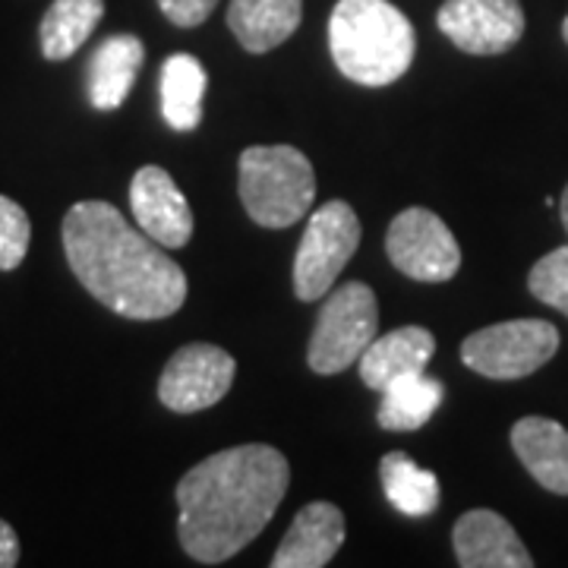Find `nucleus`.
Listing matches in <instances>:
<instances>
[{
	"label": "nucleus",
	"mask_w": 568,
	"mask_h": 568,
	"mask_svg": "<svg viewBox=\"0 0 568 568\" xmlns=\"http://www.w3.org/2000/svg\"><path fill=\"white\" fill-rule=\"evenodd\" d=\"M559 332L547 320H508L474 332L462 345L467 369L487 379H525L552 361Z\"/></svg>",
	"instance_id": "nucleus-7"
},
{
	"label": "nucleus",
	"mask_w": 568,
	"mask_h": 568,
	"mask_svg": "<svg viewBox=\"0 0 568 568\" xmlns=\"http://www.w3.org/2000/svg\"><path fill=\"white\" fill-rule=\"evenodd\" d=\"M32 224L20 203L0 196V272H13L26 260Z\"/></svg>",
	"instance_id": "nucleus-23"
},
{
	"label": "nucleus",
	"mask_w": 568,
	"mask_h": 568,
	"mask_svg": "<svg viewBox=\"0 0 568 568\" xmlns=\"http://www.w3.org/2000/svg\"><path fill=\"white\" fill-rule=\"evenodd\" d=\"M511 448L530 477L556 496H568V433L547 417H521L511 426Z\"/></svg>",
	"instance_id": "nucleus-15"
},
{
	"label": "nucleus",
	"mask_w": 568,
	"mask_h": 568,
	"mask_svg": "<svg viewBox=\"0 0 568 568\" xmlns=\"http://www.w3.org/2000/svg\"><path fill=\"white\" fill-rule=\"evenodd\" d=\"M291 484L278 448L234 446L209 455L178 484V534L186 556L219 566L256 540L275 518Z\"/></svg>",
	"instance_id": "nucleus-1"
},
{
	"label": "nucleus",
	"mask_w": 568,
	"mask_h": 568,
	"mask_svg": "<svg viewBox=\"0 0 568 568\" xmlns=\"http://www.w3.org/2000/svg\"><path fill=\"white\" fill-rule=\"evenodd\" d=\"M386 253L392 265L414 282H448L462 268V246L452 227L424 205L392 219Z\"/></svg>",
	"instance_id": "nucleus-8"
},
{
	"label": "nucleus",
	"mask_w": 568,
	"mask_h": 568,
	"mask_svg": "<svg viewBox=\"0 0 568 568\" xmlns=\"http://www.w3.org/2000/svg\"><path fill=\"white\" fill-rule=\"evenodd\" d=\"M159 7H162V13L174 26L193 29V26H203L212 17L219 0H159Z\"/></svg>",
	"instance_id": "nucleus-24"
},
{
	"label": "nucleus",
	"mask_w": 568,
	"mask_h": 568,
	"mask_svg": "<svg viewBox=\"0 0 568 568\" xmlns=\"http://www.w3.org/2000/svg\"><path fill=\"white\" fill-rule=\"evenodd\" d=\"M237 364L234 357L215 345H183L159 379V398L164 407L178 414H196L205 407L219 405L231 392Z\"/></svg>",
	"instance_id": "nucleus-9"
},
{
	"label": "nucleus",
	"mask_w": 568,
	"mask_h": 568,
	"mask_svg": "<svg viewBox=\"0 0 568 568\" xmlns=\"http://www.w3.org/2000/svg\"><path fill=\"white\" fill-rule=\"evenodd\" d=\"M446 398V386L439 379H429L426 373L398 379L383 392L379 405V426L392 433H414L426 426V420L436 414V407Z\"/></svg>",
	"instance_id": "nucleus-21"
},
{
	"label": "nucleus",
	"mask_w": 568,
	"mask_h": 568,
	"mask_svg": "<svg viewBox=\"0 0 568 568\" xmlns=\"http://www.w3.org/2000/svg\"><path fill=\"white\" fill-rule=\"evenodd\" d=\"M316 200L313 164L294 145H250L241 155V203L263 227H291Z\"/></svg>",
	"instance_id": "nucleus-4"
},
{
	"label": "nucleus",
	"mask_w": 568,
	"mask_h": 568,
	"mask_svg": "<svg viewBox=\"0 0 568 568\" xmlns=\"http://www.w3.org/2000/svg\"><path fill=\"white\" fill-rule=\"evenodd\" d=\"M436 22L467 54H503L525 36V10L518 0H446Z\"/></svg>",
	"instance_id": "nucleus-10"
},
{
	"label": "nucleus",
	"mask_w": 568,
	"mask_h": 568,
	"mask_svg": "<svg viewBox=\"0 0 568 568\" xmlns=\"http://www.w3.org/2000/svg\"><path fill=\"white\" fill-rule=\"evenodd\" d=\"M436 354V338L424 325H402L383 338H373V345L361 354V379L373 392H386L392 383L426 373V364Z\"/></svg>",
	"instance_id": "nucleus-14"
},
{
	"label": "nucleus",
	"mask_w": 568,
	"mask_h": 568,
	"mask_svg": "<svg viewBox=\"0 0 568 568\" xmlns=\"http://www.w3.org/2000/svg\"><path fill=\"white\" fill-rule=\"evenodd\" d=\"M145 61V48L136 36H108L89 61V102L99 111H114L126 102Z\"/></svg>",
	"instance_id": "nucleus-16"
},
{
	"label": "nucleus",
	"mask_w": 568,
	"mask_h": 568,
	"mask_svg": "<svg viewBox=\"0 0 568 568\" xmlns=\"http://www.w3.org/2000/svg\"><path fill=\"white\" fill-rule=\"evenodd\" d=\"M379 328L376 294L364 282L342 284L325 297L313 338L306 347V364L320 376H335L361 361Z\"/></svg>",
	"instance_id": "nucleus-5"
},
{
	"label": "nucleus",
	"mask_w": 568,
	"mask_h": 568,
	"mask_svg": "<svg viewBox=\"0 0 568 568\" xmlns=\"http://www.w3.org/2000/svg\"><path fill=\"white\" fill-rule=\"evenodd\" d=\"M20 562V540L17 530L0 518V568H13Z\"/></svg>",
	"instance_id": "nucleus-25"
},
{
	"label": "nucleus",
	"mask_w": 568,
	"mask_h": 568,
	"mask_svg": "<svg viewBox=\"0 0 568 568\" xmlns=\"http://www.w3.org/2000/svg\"><path fill=\"white\" fill-rule=\"evenodd\" d=\"M63 253L82 287L123 320H164L186 301L181 265L104 200L67 212Z\"/></svg>",
	"instance_id": "nucleus-2"
},
{
	"label": "nucleus",
	"mask_w": 568,
	"mask_h": 568,
	"mask_svg": "<svg viewBox=\"0 0 568 568\" xmlns=\"http://www.w3.org/2000/svg\"><path fill=\"white\" fill-rule=\"evenodd\" d=\"M332 61L351 82L388 85L405 77L417 36L405 13L388 0H338L328 20Z\"/></svg>",
	"instance_id": "nucleus-3"
},
{
	"label": "nucleus",
	"mask_w": 568,
	"mask_h": 568,
	"mask_svg": "<svg viewBox=\"0 0 568 568\" xmlns=\"http://www.w3.org/2000/svg\"><path fill=\"white\" fill-rule=\"evenodd\" d=\"M386 499L407 518H426L439 508V480L405 452H388L379 465Z\"/></svg>",
	"instance_id": "nucleus-19"
},
{
	"label": "nucleus",
	"mask_w": 568,
	"mask_h": 568,
	"mask_svg": "<svg viewBox=\"0 0 568 568\" xmlns=\"http://www.w3.org/2000/svg\"><path fill=\"white\" fill-rule=\"evenodd\" d=\"M304 20V0H231L227 26L250 54H265L287 41Z\"/></svg>",
	"instance_id": "nucleus-17"
},
{
	"label": "nucleus",
	"mask_w": 568,
	"mask_h": 568,
	"mask_svg": "<svg viewBox=\"0 0 568 568\" xmlns=\"http://www.w3.org/2000/svg\"><path fill=\"white\" fill-rule=\"evenodd\" d=\"M361 246V219L342 200L320 205L306 224L294 256V294L301 301H323L335 278Z\"/></svg>",
	"instance_id": "nucleus-6"
},
{
	"label": "nucleus",
	"mask_w": 568,
	"mask_h": 568,
	"mask_svg": "<svg viewBox=\"0 0 568 568\" xmlns=\"http://www.w3.org/2000/svg\"><path fill=\"white\" fill-rule=\"evenodd\" d=\"M104 17V0H54L41 17V54L48 61H67L92 39Z\"/></svg>",
	"instance_id": "nucleus-18"
},
{
	"label": "nucleus",
	"mask_w": 568,
	"mask_h": 568,
	"mask_svg": "<svg viewBox=\"0 0 568 568\" xmlns=\"http://www.w3.org/2000/svg\"><path fill=\"white\" fill-rule=\"evenodd\" d=\"M562 36H566V41H568V17H566V22H562Z\"/></svg>",
	"instance_id": "nucleus-27"
},
{
	"label": "nucleus",
	"mask_w": 568,
	"mask_h": 568,
	"mask_svg": "<svg viewBox=\"0 0 568 568\" xmlns=\"http://www.w3.org/2000/svg\"><path fill=\"white\" fill-rule=\"evenodd\" d=\"M559 215H562V224H566V234H568V186H566V193H562V203H559Z\"/></svg>",
	"instance_id": "nucleus-26"
},
{
	"label": "nucleus",
	"mask_w": 568,
	"mask_h": 568,
	"mask_svg": "<svg viewBox=\"0 0 568 568\" xmlns=\"http://www.w3.org/2000/svg\"><path fill=\"white\" fill-rule=\"evenodd\" d=\"M455 552L465 568H530L528 547L499 511L474 508L455 525Z\"/></svg>",
	"instance_id": "nucleus-12"
},
{
	"label": "nucleus",
	"mask_w": 568,
	"mask_h": 568,
	"mask_svg": "<svg viewBox=\"0 0 568 568\" xmlns=\"http://www.w3.org/2000/svg\"><path fill=\"white\" fill-rule=\"evenodd\" d=\"M130 209H133L136 224L155 244L168 250L190 244L193 237L190 203L174 178L159 164H145L136 171V178L130 183Z\"/></svg>",
	"instance_id": "nucleus-11"
},
{
	"label": "nucleus",
	"mask_w": 568,
	"mask_h": 568,
	"mask_svg": "<svg viewBox=\"0 0 568 568\" xmlns=\"http://www.w3.org/2000/svg\"><path fill=\"white\" fill-rule=\"evenodd\" d=\"M345 544V515L332 503H310L297 511L275 549V568H323Z\"/></svg>",
	"instance_id": "nucleus-13"
},
{
	"label": "nucleus",
	"mask_w": 568,
	"mask_h": 568,
	"mask_svg": "<svg viewBox=\"0 0 568 568\" xmlns=\"http://www.w3.org/2000/svg\"><path fill=\"white\" fill-rule=\"evenodd\" d=\"M530 294L568 316V244L547 253L528 275Z\"/></svg>",
	"instance_id": "nucleus-22"
},
{
	"label": "nucleus",
	"mask_w": 568,
	"mask_h": 568,
	"mask_svg": "<svg viewBox=\"0 0 568 568\" xmlns=\"http://www.w3.org/2000/svg\"><path fill=\"white\" fill-rule=\"evenodd\" d=\"M205 67L193 54H171L162 67V114L174 130H193L203 121Z\"/></svg>",
	"instance_id": "nucleus-20"
}]
</instances>
